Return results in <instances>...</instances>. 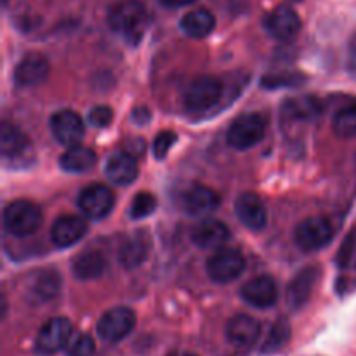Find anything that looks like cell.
<instances>
[{
  "mask_svg": "<svg viewBox=\"0 0 356 356\" xmlns=\"http://www.w3.org/2000/svg\"><path fill=\"white\" fill-rule=\"evenodd\" d=\"M108 24L131 44H138L149 24V14L139 0H120L108 13Z\"/></svg>",
  "mask_w": 356,
  "mask_h": 356,
  "instance_id": "6da1fadb",
  "label": "cell"
},
{
  "mask_svg": "<svg viewBox=\"0 0 356 356\" xmlns=\"http://www.w3.org/2000/svg\"><path fill=\"white\" fill-rule=\"evenodd\" d=\"M42 225V212L33 202L14 200L3 209V228L9 235L23 236L37 232Z\"/></svg>",
  "mask_w": 356,
  "mask_h": 356,
  "instance_id": "7a4b0ae2",
  "label": "cell"
},
{
  "mask_svg": "<svg viewBox=\"0 0 356 356\" xmlns=\"http://www.w3.org/2000/svg\"><path fill=\"white\" fill-rule=\"evenodd\" d=\"M264 132H266V122L261 115L243 113L229 125L226 139L233 149L243 152L256 146L264 138Z\"/></svg>",
  "mask_w": 356,
  "mask_h": 356,
  "instance_id": "3957f363",
  "label": "cell"
},
{
  "mask_svg": "<svg viewBox=\"0 0 356 356\" xmlns=\"http://www.w3.org/2000/svg\"><path fill=\"white\" fill-rule=\"evenodd\" d=\"M136 327V313L125 306H117L104 313L97 322V336L104 343H118L125 339Z\"/></svg>",
  "mask_w": 356,
  "mask_h": 356,
  "instance_id": "277c9868",
  "label": "cell"
},
{
  "mask_svg": "<svg viewBox=\"0 0 356 356\" xmlns=\"http://www.w3.org/2000/svg\"><path fill=\"white\" fill-rule=\"evenodd\" d=\"M222 86L216 76H197L184 90V106L191 111H204L219 103Z\"/></svg>",
  "mask_w": 356,
  "mask_h": 356,
  "instance_id": "5b68a950",
  "label": "cell"
},
{
  "mask_svg": "<svg viewBox=\"0 0 356 356\" xmlns=\"http://www.w3.org/2000/svg\"><path fill=\"white\" fill-rule=\"evenodd\" d=\"M73 336L72 322L65 316L51 318L37 334L35 350L42 355H52L59 350H65L68 341Z\"/></svg>",
  "mask_w": 356,
  "mask_h": 356,
  "instance_id": "8992f818",
  "label": "cell"
},
{
  "mask_svg": "<svg viewBox=\"0 0 356 356\" xmlns=\"http://www.w3.org/2000/svg\"><path fill=\"white\" fill-rule=\"evenodd\" d=\"M245 270V259L236 249H219L207 259V273L218 284H228Z\"/></svg>",
  "mask_w": 356,
  "mask_h": 356,
  "instance_id": "52a82bcc",
  "label": "cell"
},
{
  "mask_svg": "<svg viewBox=\"0 0 356 356\" xmlns=\"http://www.w3.org/2000/svg\"><path fill=\"white\" fill-rule=\"evenodd\" d=\"M332 225L325 218H308L298 225L294 232L296 243L302 250H318L332 240Z\"/></svg>",
  "mask_w": 356,
  "mask_h": 356,
  "instance_id": "ba28073f",
  "label": "cell"
},
{
  "mask_svg": "<svg viewBox=\"0 0 356 356\" xmlns=\"http://www.w3.org/2000/svg\"><path fill=\"white\" fill-rule=\"evenodd\" d=\"M115 205V195L104 184H90L79 197V207L89 219H103Z\"/></svg>",
  "mask_w": 356,
  "mask_h": 356,
  "instance_id": "9c48e42d",
  "label": "cell"
},
{
  "mask_svg": "<svg viewBox=\"0 0 356 356\" xmlns=\"http://www.w3.org/2000/svg\"><path fill=\"white\" fill-rule=\"evenodd\" d=\"M51 131L58 143L72 148L82 141L83 134H86V125L79 113H75L73 110H61L52 115Z\"/></svg>",
  "mask_w": 356,
  "mask_h": 356,
  "instance_id": "30bf717a",
  "label": "cell"
},
{
  "mask_svg": "<svg viewBox=\"0 0 356 356\" xmlns=\"http://www.w3.org/2000/svg\"><path fill=\"white\" fill-rule=\"evenodd\" d=\"M61 289V277L52 270L35 271L26 280V299L31 305H44L58 296Z\"/></svg>",
  "mask_w": 356,
  "mask_h": 356,
  "instance_id": "8fae6325",
  "label": "cell"
},
{
  "mask_svg": "<svg viewBox=\"0 0 356 356\" xmlns=\"http://www.w3.org/2000/svg\"><path fill=\"white\" fill-rule=\"evenodd\" d=\"M264 28L278 40H291L301 30V17L292 7L278 6L266 16Z\"/></svg>",
  "mask_w": 356,
  "mask_h": 356,
  "instance_id": "7c38bea8",
  "label": "cell"
},
{
  "mask_svg": "<svg viewBox=\"0 0 356 356\" xmlns=\"http://www.w3.org/2000/svg\"><path fill=\"white\" fill-rule=\"evenodd\" d=\"M235 214L243 226L254 232L263 229L268 222L266 205L256 193H250V191H245L236 198Z\"/></svg>",
  "mask_w": 356,
  "mask_h": 356,
  "instance_id": "4fadbf2b",
  "label": "cell"
},
{
  "mask_svg": "<svg viewBox=\"0 0 356 356\" xmlns=\"http://www.w3.org/2000/svg\"><path fill=\"white\" fill-rule=\"evenodd\" d=\"M49 76V61L38 52L26 54L14 70V82L19 87H35Z\"/></svg>",
  "mask_w": 356,
  "mask_h": 356,
  "instance_id": "5bb4252c",
  "label": "cell"
},
{
  "mask_svg": "<svg viewBox=\"0 0 356 356\" xmlns=\"http://www.w3.org/2000/svg\"><path fill=\"white\" fill-rule=\"evenodd\" d=\"M87 232V221L80 216L65 214L59 216L51 228V240L59 249L75 245Z\"/></svg>",
  "mask_w": 356,
  "mask_h": 356,
  "instance_id": "9a60e30c",
  "label": "cell"
},
{
  "mask_svg": "<svg viewBox=\"0 0 356 356\" xmlns=\"http://www.w3.org/2000/svg\"><path fill=\"white\" fill-rule=\"evenodd\" d=\"M242 298L256 308H271L278 299L277 282L268 275L252 278L242 287Z\"/></svg>",
  "mask_w": 356,
  "mask_h": 356,
  "instance_id": "2e32d148",
  "label": "cell"
},
{
  "mask_svg": "<svg viewBox=\"0 0 356 356\" xmlns=\"http://www.w3.org/2000/svg\"><path fill=\"white\" fill-rule=\"evenodd\" d=\"M191 240L200 249H219L229 240V228L219 219L205 218L191 229Z\"/></svg>",
  "mask_w": 356,
  "mask_h": 356,
  "instance_id": "e0dca14e",
  "label": "cell"
},
{
  "mask_svg": "<svg viewBox=\"0 0 356 356\" xmlns=\"http://www.w3.org/2000/svg\"><path fill=\"white\" fill-rule=\"evenodd\" d=\"M320 271L318 268L309 266L305 270L299 271L294 278L291 280L287 287V305L292 309H301L306 302L309 301L313 294V289H315L316 282H318Z\"/></svg>",
  "mask_w": 356,
  "mask_h": 356,
  "instance_id": "ac0fdd59",
  "label": "cell"
},
{
  "mask_svg": "<svg viewBox=\"0 0 356 356\" xmlns=\"http://www.w3.org/2000/svg\"><path fill=\"white\" fill-rule=\"evenodd\" d=\"M219 204H221L219 195L204 184H193L183 195V209L190 216H197V218L209 216L219 207Z\"/></svg>",
  "mask_w": 356,
  "mask_h": 356,
  "instance_id": "d6986e66",
  "label": "cell"
},
{
  "mask_svg": "<svg viewBox=\"0 0 356 356\" xmlns=\"http://www.w3.org/2000/svg\"><path fill=\"white\" fill-rule=\"evenodd\" d=\"M261 334V323L250 315H236L226 325V337L238 348L254 346Z\"/></svg>",
  "mask_w": 356,
  "mask_h": 356,
  "instance_id": "ffe728a7",
  "label": "cell"
},
{
  "mask_svg": "<svg viewBox=\"0 0 356 356\" xmlns=\"http://www.w3.org/2000/svg\"><path fill=\"white\" fill-rule=\"evenodd\" d=\"M104 172L111 183L118 184V186H127V184L134 183L136 177H138V160L131 153L118 152L108 160Z\"/></svg>",
  "mask_w": 356,
  "mask_h": 356,
  "instance_id": "44dd1931",
  "label": "cell"
},
{
  "mask_svg": "<svg viewBox=\"0 0 356 356\" xmlns=\"http://www.w3.org/2000/svg\"><path fill=\"white\" fill-rule=\"evenodd\" d=\"M149 252V236L145 232L134 233L122 243L118 250V261L127 270L141 266Z\"/></svg>",
  "mask_w": 356,
  "mask_h": 356,
  "instance_id": "7402d4cb",
  "label": "cell"
},
{
  "mask_svg": "<svg viewBox=\"0 0 356 356\" xmlns=\"http://www.w3.org/2000/svg\"><path fill=\"white\" fill-rule=\"evenodd\" d=\"M216 17L207 9L190 10L181 19V30L191 38H205L214 31Z\"/></svg>",
  "mask_w": 356,
  "mask_h": 356,
  "instance_id": "603a6c76",
  "label": "cell"
},
{
  "mask_svg": "<svg viewBox=\"0 0 356 356\" xmlns=\"http://www.w3.org/2000/svg\"><path fill=\"white\" fill-rule=\"evenodd\" d=\"M61 169L72 174H82L96 165V153L86 146H72L59 159Z\"/></svg>",
  "mask_w": 356,
  "mask_h": 356,
  "instance_id": "cb8c5ba5",
  "label": "cell"
},
{
  "mask_svg": "<svg viewBox=\"0 0 356 356\" xmlns=\"http://www.w3.org/2000/svg\"><path fill=\"white\" fill-rule=\"evenodd\" d=\"M104 266H106V261L103 254L97 250H89L73 259L72 271L79 280H96L103 275Z\"/></svg>",
  "mask_w": 356,
  "mask_h": 356,
  "instance_id": "d4e9b609",
  "label": "cell"
},
{
  "mask_svg": "<svg viewBox=\"0 0 356 356\" xmlns=\"http://www.w3.org/2000/svg\"><path fill=\"white\" fill-rule=\"evenodd\" d=\"M28 148H30V141L19 129L7 124V122L2 124V129H0V149H2L3 159H17V156L24 155Z\"/></svg>",
  "mask_w": 356,
  "mask_h": 356,
  "instance_id": "484cf974",
  "label": "cell"
},
{
  "mask_svg": "<svg viewBox=\"0 0 356 356\" xmlns=\"http://www.w3.org/2000/svg\"><path fill=\"white\" fill-rule=\"evenodd\" d=\"M287 111L292 118H298L302 122H312L322 115L323 104L316 96L309 94V96H299L292 99L287 104Z\"/></svg>",
  "mask_w": 356,
  "mask_h": 356,
  "instance_id": "4316f807",
  "label": "cell"
},
{
  "mask_svg": "<svg viewBox=\"0 0 356 356\" xmlns=\"http://www.w3.org/2000/svg\"><path fill=\"white\" fill-rule=\"evenodd\" d=\"M332 131L337 138H355L356 136V99L344 104L332 118Z\"/></svg>",
  "mask_w": 356,
  "mask_h": 356,
  "instance_id": "83f0119b",
  "label": "cell"
},
{
  "mask_svg": "<svg viewBox=\"0 0 356 356\" xmlns=\"http://www.w3.org/2000/svg\"><path fill=\"white\" fill-rule=\"evenodd\" d=\"M289 337H291V327H289L287 320H278V322L273 323L266 341H264L263 351L264 353H273V351H278L280 348H284V344L287 343Z\"/></svg>",
  "mask_w": 356,
  "mask_h": 356,
  "instance_id": "f1b7e54d",
  "label": "cell"
},
{
  "mask_svg": "<svg viewBox=\"0 0 356 356\" xmlns=\"http://www.w3.org/2000/svg\"><path fill=\"white\" fill-rule=\"evenodd\" d=\"M65 351L68 356H92L96 351V343L89 334H73Z\"/></svg>",
  "mask_w": 356,
  "mask_h": 356,
  "instance_id": "f546056e",
  "label": "cell"
},
{
  "mask_svg": "<svg viewBox=\"0 0 356 356\" xmlns=\"http://www.w3.org/2000/svg\"><path fill=\"white\" fill-rule=\"evenodd\" d=\"M156 209V198L153 197L149 191H141L134 197L131 204V218L132 219H143L148 218L149 214H153Z\"/></svg>",
  "mask_w": 356,
  "mask_h": 356,
  "instance_id": "4dcf8cb0",
  "label": "cell"
},
{
  "mask_svg": "<svg viewBox=\"0 0 356 356\" xmlns=\"http://www.w3.org/2000/svg\"><path fill=\"white\" fill-rule=\"evenodd\" d=\"M305 76L299 73H285V75H268L263 79V87L266 89H282V87L301 86Z\"/></svg>",
  "mask_w": 356,
  "mask_h": 356,
  "instance_id": "1f68e13d",
  "label": "cell"
},
{
  "mask_svg": "<svg viewBox=\"0 0 356 356\" xmlns=\"http://www.w3.org/2000/svg\"><path fill=\"white\" fill-rule=\"evenodd\" d=\"M177 136L170 131H163L160 132L159 136L155 138V143H153V155L156 156L159 160L165 159V155L169 153V149L176 145Z\"/></svg>",
  "mask_w": 356,
  "mask_h": 356,
  "instance_id": "d6a6232c",
  "label": "cell"
},
{
  "mask_svg": "<svg viewBox=\"0 0 356 356\" xmlns=\"http://www.w3.org/2000/svg\"><path fill=\"white\" fill-rule=\"evenodd\" d=\"M111 120H113V111H111L110 106H96L87 115V122L92 127H106V125H110Z\"/></svg>",
  "mask_w": 356,
  "mask_h": 356,
  "instance_id": "836d02e7",
  "label": "cell"
},
{
  "mask_svg": "<svg viewBox=\"0 0 356 356\" xmlns=\"http://www.w3.org/2000/svg\"><path fill=\"white\" fill-rule=\"evenodd\" d=\"M134 120L139 122L141 125H145L149 120V111L146 108H136L134 110Z\"/></svg>",
  "mask_w": 356,
  "mask_h": 356,
  "instance_id": "e575fe53",
  "label": "cell"
},
{
  "mask_svg": "<svg viewBox=\"0 0 356 356\" xmlns=\"http://www.w3.org/2000/svg\"><path fill=\"white\" fill-rule=\"evenodd\" d=\"M165 7H172V9H177V7H184L193 3L195 0H160Z\"/></svg>",
  "mask_w": 356,
  "mask_h": 356,
  "instance_id": "d590c367",
  "label": "cell"
},
{
  "mask_svg": "<svg viewBox=\"0 0 356 356\" xmlns=\"http://www.w3.org/2000/svg\"><path fill=\"white\" fill-rule=\"evenodd\" d=\"M351 54H353V58L356 59V35L353 37V40H351Z\"/></svg>",
  "mask_w": 356,
  "mask_h": 356,
  "instance_id": "8d00e7d4",
  "label": "cell"
},
{
  "mask_svg": "<svg viewBox=\"0 0 356 356\" xmlns=\"http://www.w3.org/2000/svg\"><path fill=\"white\" fill-rule=\"evenodd\" d=\"M351 264L356 266V238H355V245H353V254H351Z\"/></svg>",
  "mask_w": 356,
  "mask_h": 356,
  "instance_id": "74e56055",
  "label": "cell"
},
{
  "mask_svg": "<svg viewBox=\"0 0 356 356\" xmlns=\"http://www.w3.org/2000/svg\"><path fill=\"white\" fill-rule=\"evenodd\" d=\"M172 356H197V355H191V353H177V355H172Z\"/></svg>",
  "mask_w": 356,
  "mask_h": 356,
  "instance_id": "f35d334b",
  "label": "cell"
},
{
  "mask_svg": "<svg viewBox=\"0 0 356 356\" xmlns=\"http://www.w3.org/2000/svg\"><path fill=\"white\" fill-rule=\"evenodd\" d=\"M2 2H3V3H7V0H2Z\"/></svg>",
  "mask_w": 356,
  "mask_h": 356,
  "instance_id": "ab89813d",
  "label": "cell"
},
{
  "mask_svg": "<svg viewBox=\"0 0 356 356\" xmlns=\"http://www.w3.org/2000/svg\"><path fill=\"white\" fill-rule=\"evenodd\" d=\"M292 2H299V0H292Z\"/></svg>",
  "mask_w": 356,
  "mask_h": 356,
  "instance_id": "60d3db41",
  "label": "cell"
}]
</instances>
